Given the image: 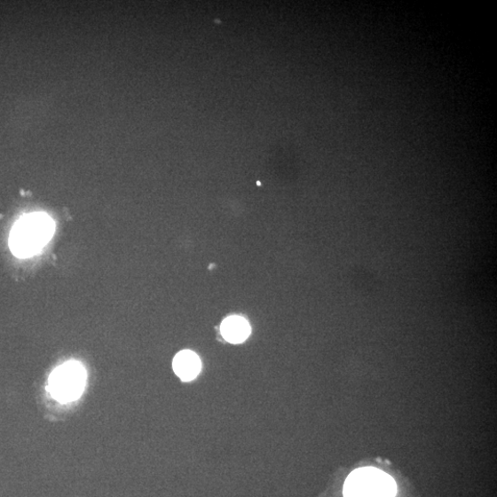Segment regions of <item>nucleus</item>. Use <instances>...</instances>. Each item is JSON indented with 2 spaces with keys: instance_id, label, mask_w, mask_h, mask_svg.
<instances>
[{
  "instance_id": "obj_1",
  "label": "nucleus",
  "mask_w": 497,
  "mask_h": 497,
  "mask_svg": "<svg viewBox=\"0 0 497 497\" xmlns=\"http://www.w3.org/2000/svg\"><path fill=\"white\" fill-rule=\"evenodd\" d=\"M56 223L45 213H33L20 217L10 236L12 254L20 258H29L39 254L54 236Z\"/></svg>"
},
{
  "instance_id": "obj_2",
  "label": "nucleus",
  "mask_w": 497,
  "mask_h": 497,
  "mask_svg": "<svg viewBox=\"0 0 497 497\" xmlns=\"http://www.w3.org/2000/svg\"><path fill=\"white\" fill-rule=\"evenodd\" d=\"M395 481L386 472L373 467L358 469L347 477L344 497H394Z\"/></svg>"
},
{
  "instance_id": "obj_3",
  "label": "nucleus",
  "mask_w": 497,
  "mask_h": 497,
  "mask_svg": "<svg viewBox=\"0 0 497 497\" xmlns=\"http://www.w3.org/2000/svg\"><path fill=\"white\" fill-rule=\"evenodd\" d=\"M87 372L78 361H68L57 367L48 380V390L60 403L79 399L84 391Z\"/></svg>"
},
{
  "instance_id": "obj_4",
  "label": "nucleus",
  "mask_w": 497,
  "mask_h": 497,
  "mask_svg": "<svg viewBox=\"0 0 497 497\" xmlns=\"http://www.w3.org/2000/svg\"><path fill=\"white\" fill-rule=\"evenodd\" d=\"M173 370L184 382L194 380L201 370V361L198 356L189 351L178 353L173 359Z\"/></svg>"
},
{
  "instance_id": "obj_5",
  "label": "nucleus",
  "mask_w": 497,
  "mask_h": 497,
  "mask_svg": "<svg viewBox=\"0 0 497 497\" xmlns=\"http://www.w3.org/2000/svg\"><path fill=\"white\" fill-rule=\"evenodd\" d=\"M220 332L224 339L228 342L241 343L250 335L251 327L244 318L231 316L223 320Z\"/></svg>"
}]
</instances>
